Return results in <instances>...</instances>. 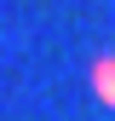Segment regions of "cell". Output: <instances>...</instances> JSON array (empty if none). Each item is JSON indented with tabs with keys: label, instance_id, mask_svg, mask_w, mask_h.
<instances>
[{
	"label": "cell",
	"instance_id": "obj_1",
	"mask_svg": "<svg viewBox=\"0 0 115 121\" xmlns=\"http://www.w3.org/2000/svg\"><path fill=\"white\" fill-rule=\"evenodd\" d=\"M86 81H92V98L104 110H115V52H98L92 69H86Z\"/></svg>",
	"mask_w": 115,
	"mask_h": 121
}]
</instances>
